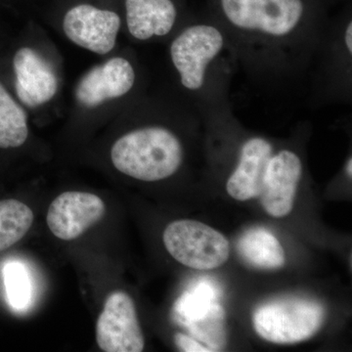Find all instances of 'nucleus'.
<instances>
[{
  "instance_id": "1",
  "label": "nucleus",
  "mask_w": 352,
  "mask_h": 352,
  "mask_svg": "<svg viewBox=\"0 0 352 352\" xmlns=\"http://www.w3.org/2000/svg\"><path fill=\"white\" fill-rule=\"evenodd\" d=\"M239 68L261 87L281 88L310 75L329 20L314 0H212Z\"/></svg>"
},
{
  "instance_id": "2",
  "label": "nucleus",
  "mask_w": 352,
  "mask_h": 352,
  "mask_svg": "<svg viewBox=\"0 0 352 352\" xmlns=\"http://www.w3.org/2000/svg\"><path fill=\"white\" fill-rule=\"evenodd\" d=\"M170 59L189 105L199 113L230 107L239 62L226 32L212 17L189 21L173 34Z\"/></svg>"
},
{
  "instance_id": "3",
  "label": "nucleus",
  "mask_w": 352,
  "mask_h": 352,
  "mask_svg": "<svg viewBox=\"0 0 352 352\" xmlns=\"http://www.w3.org/2000/svg\"><path fill=\"white\" fill-rule=\"evenodd\" d=\"M111 160L120 173L133 179L157 182L178 173L185 160L182 138L170 127H136L113 143Z\"/></svg>"
},
{
  "instance_id": "4",
  "label": "nucleus",
  "mask_w": 352,
  "mask_h": 352,
  "mask_svg": "<svg viewBox=\"0 0 352 352\" xmlns=\"http://www.w3.org/2000/svg\"><path fill=\"white\" fill-rule=\"evenodd\" d=\"M311 103L346 104L352 100V19L351 14L330 22L311 72Z\"/></svg>"
},
{
  "instance_id": "5",
  "label": "nucleus",
  "mask_w": 352,
  "mask_h": 352,
  "mask_svg": "<svg viewBox=\"0 0 352 352\" xmlns=\"http://www.w3.org/2000/svg\"><path fill=\"white\" fill-rule=\"evenodd\" d=\"M325 319L320 303L305 298H287L256 308L252 324L259 337L273 344L303 342L318 332Z\"/></svg>"
},
{
  "instance_id": "6",
  "label": "nucleus",
  "mask_w": 352,
  "mask_h": 352,
  "mask_svg": "<svg viewBox=\"0 0 352 352\" xmlns=\"http://www.w3.org/2000/svg\"><path fill=\"white\" fill-rule=\"evenodd\" d=\"M164 247L178 263L197 270H210L226 263L230 244L226 236L196 220H176L166 226Z\"/></svg>"
},
{
  "instance_id": "7",
  "label": "nucleus",
  "mask_w": 352,
  "mask_h": 352,
  "mask_svg": "<svg viewBox=\"0 0 352 352\" xmlns=\"http://www.w3.org/2000/svg\"><path fill=\"white\" fill-rule=\"evenodd\" d=\"M96 342L105 352H141L144 349V336L135 305L124 292H113L106 300L97 320Z\"/></svg>"
},
{
  "instance_id": "8",
  "label": "nucleus",
  "mask_w": 352,
  "mask_h": 352,
  "mask_svg": "<svg viewBox=\"0 0 352 352\" xmlns=\"http://www.w3.org/2000/svg\"><path fill=\"white\" fill-rule=\"evenodd\" d=\"M276 149L277 146L270 139L245 133L238 144L235 164L227 177L228 195L237 201L261 196Z\"/></svg>"
},
{
  "instance_id": "9",
  "label": "nucleus",
  "mask_w": 352,
  "mask_h": 352,
  "mask_svg": "<svg viewBox=\"0 0 352 352\" xmlns=\"http://www.w3.org/2000/svg\"><path fill=\"white\" fill-rule=\"evenodd\" d=\"M122 20L117 13L89 4H80L65 15L63 30L67 38L80 47L106 55L115 48Z\"/></svg>"
},
{
  "instance_id": "10",
  "label": "nucleus",
  "mask_w": 352,
  "mask_h": 352,
  "mask_svg": "<svg viewBox=\"0 0 352 352\" xmlns=\"http://www.w3.org/2000/svg\"><path fill=\"white\" fill-rule=\"evenodd\" d=\"M11 71L14 92L25 107H39L56 95V73L38 51L28 46L18 48L11 60Z\"/></svg>"
},
{
  "instance_id": "11",
  "label": "nucleus",
  "mask_w": 352,
  "mask_h": 352,
  "mask_svg": "<svg viewBox=\"0 0 352 352\" xmlns=\"http://www.w3.org/2000/svg\"><path fill=\"white\" fill-rule=\"evenodd\" d=\"M105 212V203L100 197L87 192L68 191L50 204L46 222L58 239L72 241L100 221Z\"/></svg>"
},
{
  "instance_id": "12",
  "label": "nucleus",
  "mask_w": 352,
  "mask_h": 352,
  "mask_svg": "<svg viewBox=\"0 0 352 352\" xmlns=\"http://www.w3.org/2000/svg\"><path fill=\"white\" fill-rule=\"evenodd\" d=\"M302 176L300 155L291 148H277L271 159L263 193L259 196L268 214L279 219L292 212Z\"/></svg>"
},
{
  "instance_id": "13",
  "label": "nucleus",
  "mask_w": 352,
  "mask_h": 352,
  "mask_svg": "<svg viewBox=\"0 0 352 352\" xmlns=\"http://www.w3.org/2000/svg\"><path fill=\"white\" fill-rule=\"evenodd\" d=\"M135 68L124 57H113L94 67L80 78L76 98L82 107H98L104 102L126 96L136 85Z\"/></svg>"
},
{
  "instance_id": "14",
  "label": "nucleus",
  "mask_w": 352,
  "mask_h": 352,
  "mask_svg": "<svg viewBox=\"0 0 352 352\" xmlns=\"http://www.w3.org/2000/svg\"><path fill=\"white\" fill-rule=\"evenodd\" d=\"M126 19L132 38L150 41L173 36L179 10L175 0H126Z\"/></svg>"
},
{
  "instance_id": "15",
  "label": "nucleus",
  "mask_w": 352,
  "mask_h": 352,
  "mask_svg": "<svg viewBox=\"0 0 352 352\" xmlns=\"http://www.w3.org/2000/svg\"><path fill=\"white\" fill-rule=\"evenodd\" d=\"M237 249L245 263L259 270H279L286 263L283 247L264 227L245 231L238 241Z\"/></svg>"
},
{
  "instance_id": "16",
  "label": "nucleus",
  "mask_w": 352,
  "mask_h": 352,
  "mask_svg": "<svg viewBox=\"0 0 352 352\" xmlns=\"http://www.w3.org/2000/svg\"><path fill=\"white\" fill-rule=\"evenodd\" d=\"M29 138L28 116L0 78V149H16Z\"/></svg>"
},
{
  "instance_id": "17",
  "label": "nucleus",
  "mask_w": 352,
  "mask_h": 352,
  "mask_svg": "<svg viewBox=\"0 0 352 352\" xmlns=\"http://www.w3.org/2000/svg\"><path fill=\"white\" fill-rule=\"evenodd\" d=\"M34 223V212L15 199L0 201V252L24 238Z\"/></svg>"
},
{
  "instance_id": "18",
  "label": "nucleus",
  "mask_w": 352,
  "mask_h": 352,
  "mask_svg": "<svg viewBox=\"0 0 352 352\" xmlns=\"http://www.w3.org/2000/svg\"><path fill=\"white\" fill-rule=\"evenodd\" d=\"M217 292L214 285L201 281L188 293L184 294L177 303V312L183 322L203 318L217 305Z\"/></svg>"
},
{
  "instance_id": "19",
  "label": "nucleus",
  "mask_w": 352,
  "mask_h": 352,
  "mask_svg": "<svg viewBox=\"0 0 352 352\" xmlns=\"http://www.w3.org/2000/svg\"><path fill=\"white\" fill-rule=\"evenodd\" d=\"M226 314L219 302L203 318L188 322L190 331L197 339L206 344L212 351H219L226 344L224 331Z\"/></svg>"
},
{
  "instance_id": "20",
  "label": "nucleus",
  "mask_w": 352,
  "mask_h": 352,
  "mask_svg": "<svg viewBox=\"0 0 352 352\" xmlns=\"http://www.w3.org/2000/svg\"><path fill=\"white\" fill-rule=\"evenodd\" d=\"M4 284L9 305L14 309L23 310L31 302L32 286L24 264L9 261L3 267Z\"/></svg>"
},
{
  "instance_id": "21",
  "label": "nucleus",
  "mask_w": 352,
  "mask_h": 352,
  "mask_svg": "<svg viewBox=\"0 0 352 352\" xmlns=\"http://www.w3.org/2000/svg\"><path fill=\"white\" fill-rule=\"evenodd\" d=\"M176 346L182 351L185 352H212V349L200 342H197L193 338L185 335V333H177L175 336Z\"/></svg>"
}]
</instances>
